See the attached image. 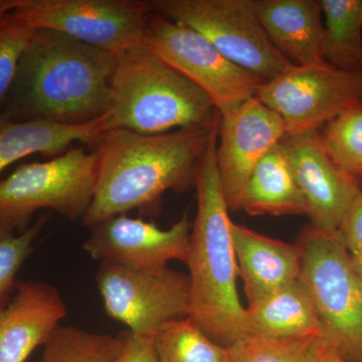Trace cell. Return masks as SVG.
<instances>
[{
  "mask_svg": "<svg viewBox=\"0 0 362 362\" xmlns=\"http://www.w3.org/2000/svg\"><path fill=\"white\" fill-rule=\"evenodd\" d=\"M239 211L250 216H307L306 202L280 144L252 171Z\"/></svg>",
  "mask_w": 362,
  "mask_h": 362,
  "instance_id": "20",
  "label": "cell"
},
{
  "mask_svg": "<svg viewBox=\"0 0 362 362\" xmlns=\"http://www.w3.org/2000/svg\"><path fill=\"white\" fill-rule=\"evenodd\" d=\"M214 123L159 134L105 131L93 147L99 173L83 225L90 228L131 211L153 214L165 192H182L195 185Z\"/></svg>",
  "mask_w": 362,
  "mask_h": 362,
  "instance_id": "2",
  "label": "cell"
},
{
  "mask_svg": "<svg viewBox=\"0 0 362 362\" xmlns=\"http://www.w3.org/2000/svg\"><path fill=\"white\" fill-rule=\"evenodd\" d=\"M21 0H0V16L20 6Z\"/></svg>",
  "mask_w": 362,
  "mask_h": 362,
  "instance_id": "31",
  "label": "cell"
},
{
  "mask_svg": "<svg viewBox=\"0 0 362 362\" xmlns=\"http://www.w3.org/2000/svg\"><path fill=\"white\" fill-rule=\"evenodd\" d=\"M90 228L83 249L93 259L156 270L175 259L185 263L192 225L187 214L165 230L151 221L120 214Z\"/></svg>",
  "mask_w": 362,
  "mask_h": 362,
  "instance_id": "12",
  "label": "cell"
},
{
  "mask_svg": "<svg viewBox=\"0 0 362 362\" xmlns=\"http://www.w3.org/2000/svg\"><path fill=\"white\" fill-rule=\"evenodd\" d=\"M49 216H42L33 226L20 232L0 223V308L8 303L16 288V275L33 252V244L42 232Z\"/></svg>",
  "mask_w": 362,
  "mask_h": 362,
  "instance_id": "26",
  "label": "cell"
},
{
  "mask_svg": "<svg viewBox=\"0 0 362 362\" xmlns=\"http://www.w3.org/2000/svg\"><path fill=\"white\" fill-rule=\"evenodd\" d=\"M285 135L282 118L257 97L221 115L216 160L230 211H239L252 171Z\"/></svg>",
  "mask_w": 362,
  "mask_h": 362,
  "instance_id": "13",
  "label": "cell"
},
{
  "mask_svg": "<svg viewBox=\"0 0 362 362\" xmlns=\"http://www.w3.org/2000/svg\"><path fill=\"white\" fill-rule=\"evenodd\" d=\"M280 146L306 202L311 225L338 232L350 206L362 192L356 178L328 156L319 131L285 135Z\"/></svg>",
  "mask_w": 362,
  "mask_h": 362,
  "instance_id": "14",
  "label": "cell"
},
{
  "mask_svg": "<svg viewBox=\"0 0 362 362\" xmlns=\"http://www.w3.org/2000/svg\"><path fill=\"white\" fill-rule=\"evenodd\" d=\"M153 340L158 362H232L230 347L214 341L188 317L162 326Z\"/></svg>",
  "mask_w": 362,
  "mask_h": 362,
  "instance_id": "22",
  "label": "cell"
},
{
  "mask_svg": "<svg viewBox=\"0 0 362 362\" xmlns=\"http://www.w3.org/2000/svg\"><path fill=\"white\" fill-rule=\"evenodd\" d=\"M324 59L340 70L362 71V0H321Z\"/></svg>",
  "mask_w": 362,
  "mask_h": 362,
  "instance_id": "21",
  "label": "cell"
},
{
  "mask_svg": "<svg viewBox=\"0 0 362 362\" xmlns=\"http://www.w3.org/2000/svg\"><path fill=\"white\" fill-rule=\"evenodd\" d=\"M300 281L310 294L319 339L345 362H362V280L339 232L304 228Z\"/></svg>",
  "mask_w": 362,
  "mask_h": 362,
  "instance_id": "5",
  "label": "cell"
},
{
  "mask_svg": "<svg viewBox=\"0 0 362 362\" xmlns=\"http://www.w3.org/2000/svg\"><path fill=\"white\" fill-rule=\"evenodd\" d=\"M121 344L120 334L114 337L76 326H59L44 345L40 362H111Z\"/></svg>",
  "mask_w": 362,
  "mask_h": 362,
  "instance_id": "23",
  "label": "cell"
},
{
  "mask_svg": "<svg viewBox=\"0 0 362 362\" xmlns=\"http://www.w3.org/2000/svg\"><path fill=\"white\" fill-rule=\"evenodd\" d=\"M256 97L282 118L286 135L314 132L362 101V71L327 62L293 66L263 83Z\"/></svg>",
  "mask_w": 362,
  "mask_h": 362,
  "instance_id": "11",
  "label": "cell"
},
{
  "mask_svg": "<svg viewBox=\"0 0 362 362\" xmlns=\"http://www.w3.org/2000/svg\"><path fill=\"white\" fill-rule=\"evenodd\" d=\"M35 28L11 11L0 16V113Z\"/></svg>",
  "mask_w": 362,
  "mask_h": 362,
  "instance_id": "27",
  "label": "cell"
},
{
  "mask_svg": "<svg viewBox=\"0 0 362 362\" xmlns=\"http://www.w3.org/2000/svg\"><path fill=\"white\" fill-rule=\"evenodd\" d=\"M333 357L334 354L319 339L311 362H332Z\"/></svg>",
  "mask_w": 362,
  "mask_h": 362,
  "instance_id": "30",
  "label": "cell"
},
{
  "mask_svg": "<svg viewBox=\"0 0 362 362\" xmlns=\"http://www.w3.org/2000/svg\"><path fill=\"white\" fill-rule=\"evenodd\" d=\"M14 11L35 30H56L118 54L145 45L156 9L145 0H21Z\"/></svg>",
  "mask_w": 362,
  "mask_h": 362,
  "instance_id": "9",
  "label": "cell"
},
{
  "mask_svg": "<svg viewBox=\"0 0 362 362\" xmlns=\"http://www.w3.org/2000/svg\"><path fill=\"white\" fill-rule=\"evenodd\" d=\"M247 337L292 338L319 335L315 307L303 283L296 282L246 307Z\"/></svg>",
  "mask_w": 362,
  "mask_h": 362,
  "instance_id": "19",
  "label": "cell"
},
{
  "mask_svg": "<svg viewBox=\"0 0 362 362\" xmlns=\"http://www.w3.org/2000/svg\"><path fill=\"white\" fill-rule=\"evenodd\" d=\"M319 137L337 165L354 177H361L362 101L326 124Z\"/></svg>",
  "mask_w": 362,
  "mask_h": 362,
  "instance_id": "24",
  "label": "cell"
},
{
  "mask_svg": "<svg viewBox=\"0 0 362 362\" xmlns=\"http://www.w3.org/2000/svg\"><path fill=\"white\" fill-rule=\"evenodd\" d=\"M120 337L121 349L111 362H158L153 338L137 337L129 331Z\"/></svg>",
  "mask_w": 362,
  "mask_h": 362,
  "instance_id": "28",
  "label": "cell"
},
{
  "mask_svg": "<svg viewBox=\"0 0 362 362\" xmlns=\"http://www.w3.org/2000/svg\"><path fill=\"white\" fill-rule=\"evenodd\" d=\"M318 334L292 338L247 337L230 346L232 362H311Z\"/></svg>",
  "mask_w": 362,
  "mask_h": 362,
  "instance_id": "25",
  "label": "cell"
},
{
  "mask_svg": "<svg viewBox=\"0 0 362 362\" xmlns=\"http://www.w3.org/2000/svg\"><path fill=\"white\" fill-rule=\"evenodd\" d=\"M117 54L56 30L33 33L0 115L16 121L84 125L110 107Z\"/></svg>",
  "mask_w": 362,
  "mask_h": 362,
  "instance_id": "1",
  "label": "cell"
},
{
  "mask_svg": "<svg viewBox=\"0 0 362 362\" xmlns=\"http://www.w3.org/2000/svg\"><path fill=\"white\" fill-rule=\"evenodd\" d=\"M239 275L249 305L296 282L301 271L299 245L288 244L232 223Z\"/></svg>",
  "mask_w": 362,
  "mask_h": 362,
  "instance_id": "16",
  "label": "cell"
},
{
  "mask_svg": "<svg viewBox=\"0 0 362 362\" xmlns=\"http://www.w3.org/2000/svg\"><path fill=\"white\" fill-rule=\"evenodd\" d=\"M145 45L199 88L221 115L256 97L264 83L226 59L201 33L160 13L150 16Z\"/></svg>",
  "mask_w": 362,
  "mask_h": 362,
  "instance_id": "8",
  "label": "cell"
},
{
  "mask_svg": "<svg viewBox=\"0 0 362 362\" xmlns=\"http://www.w3.org/2000/svg\"><path fill=\"white\" fill-rule=\"evenodd\" d=\"M152 4L156 13L197 30L264 83L294 66L269 40L254 0H152Z\"/></svg>",
  "mask_w": 362,
  "mask_h": 362,
  "instance_id": "7",
  "label": "cell"
},
{
  "mask_svg": "<svg viewBox=\"0 0 362 362\" xmlns=\"http://www.w3.org/2000/svg\"><path fill=\"white\" fill-rule=\"evenodd\" d=\"M338 232L350 255L362 254V192L350 206Z\"/></svg>",
  "mask_w": 362,
  "mask_h": 362,
  "instance_id": "29",
  "label": "cell"
},
{
  "mask_svg": "<svg viewBox=\"0 0 362 362\" xmlns=\"http://www.w3.org/2000/svg\"><path fill=\"white\" fill-rule=\"evenodd\" d=\"M105 132L103 118L84 125L16 121L0 115V173L33 154L49 158L65 153L75 143L94 147Z\"/></svg>",
  "mask_w": 362,
  "mask_h": 362,
  "instance_id": "18",
  "label": "cell"
},
{
  "mask_svg": "<svg viewBox=\"0 0 362 362\" xmlns=\"http://www.w3.org/2000/svg\"><path fill=\"white\" fill-rule=\"evenodd\" d=\"M220 115L197 86L146 45L117 54L105 131L159 134L209 127Z\"/></svg>",
  "mask_w": 362,
  "mask_h": 362,
  "instance_id": "4",
  "label": "cell"
},
{
  "mask_svg": "<svg viewBox=\"0 0 362 362\" xmlns=\"http://www.w3.org/2000/svg\"><path fill=\"white\" fill-rule=\"evenodd\" d=\"M332 362H345L344 361H342L341 358H339V357H338L337 356V354H334V357H333V361Z\"/></svg>",
  "mask_w": 362,
  "mask_h": 362,
  "instance_id": "33",
  "label": "cell"
},
{
  "mask_svg": "<svg viewBox=\"0 0 362 362\" xmlns=\"http://www.w3.org/2000/svg\"><path fill=\"white\" fill-rule=\"evenodd\" d=\"M96 284L108 316L137 337L153 338L162 326L189 314L188 275L169 267L142 270L100 262Z\"/></svg>",
  "mask_w": 362,
  "mask_h": 362,
  "instance_id": "10",
  "label": "cell"
},
{
  "mask_svg": "<svg viewBox=\"0 0 362 362\" xmlns=\"http://www.w3.org/2000/svg\"><path fill=\"white\" fill-rule=\"evenodd\" d=\"M13 299L0 308V362H25L44 346L66 316L58 289L40 281H18Z\"/></svg>",
  "mask_w": 362,
  "mask_h": 362,
  "instance_id": "15",
  "label": "cell"
},
{
  "mask_svg": "<svg viewBox=\"0 0 362 362\" xmlns=\"http://www.w3.org/2000/svg\"><path fill=\"white\" fill-rule=\"evenodd\" d=\"M259 23L274 47L294 66L324 59L325 28L320 1L254 0Z\"/></svg>",
  "mask_w": 362,
  "mask_h": 362,
  "instance_id": "17",
  "label": "cell"
},
{
  "mask_svg": "<svg viewBox=\"0 0 362 362\" xmlns=\"http://www.w3.org/2000/svg\"><path fill=\"white\" fill-rule=\"evenodd\" d=\"M351 256L352 265L354 270L356 271L357 275L362 280V254L350 255Z\"/></svg>",
  "mask_w": 362,
  "mask_h": 362,
  "instance_id": "32",
  "label": "cell"
},
{
  "mask_svg": "<svg viewBox=\"0 0 362 362\" xmlns=\"http://www.w3.org/2000/svg\"><path fill=\"white\" fill-rule=\"evenodd\" d=\"M98 173L94 148H70L49 160L18 166L0 180V223L25 230L40 209L82 221L94 199Z\"/></svg>",
  "mask_w": 362,
  "mask_h": 362,
  "instance_id": "6",
  "label": "cell"
},
{
  "mask_svg": "<svg viewBox=\"0 0 362 362\" xmlns=\"http://www.w3.org/2000/svg\"><path fill=\"white\" fill-rule=\"evenodd\" d=\"M221 116L211 127L197 173V211L185 264L189 279L188 318L218 344L232 346L247 337L246 307L240 303L239 275L216 150Z\"/></svg>",
  "mask_w": 362,
  "mask_h": 362,
  "instance_id": "3",
  "label": "cell"
}]
</instances>
